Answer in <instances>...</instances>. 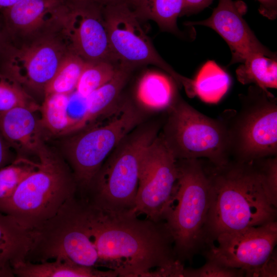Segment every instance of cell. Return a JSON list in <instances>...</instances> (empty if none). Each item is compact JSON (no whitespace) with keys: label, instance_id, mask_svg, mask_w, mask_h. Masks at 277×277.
I'll return each instance as SVG.
<instances>
[{"label":"cell","instance_id":"obj_1","mask_svg":"<svg viewBox=\"0 0 277 277\" xmlns=\"http://www.w3.org/2000/svg\"><path fill=\"white\" fill-rule=\"evenodd\" d=\"M83 201L99 267L118 276L151 277L177 260L164 221L140 219L131 211H105Z\"/></svg>","mask_w":277,"mask_h":277},{"label":"cell","instance_id":"obj_2","mask_svg":"<svg viewBox=\"0 0 277 277\" xmlns=\"http://www.w3.org/2000/svg\"><path fill=\"white\" fill-rule=\"evenodd\" d=\"M205 166L210 185L206 245L220 234L276 221L277 203L267 177V157Z\"/></svg>","mask_w":277,"mask_h":277},{"label":"cell","instance_id":"obj_3","mask_svg":"<svg viewBox=\"0 0 277 277\" xmlns=\"http://www.w3.org/2000/svg\"><path fill=\"white\" fill-rule=\"evenodd\" d=\"M163 124L142 123L125 136L78 196L101 210L133 212L142 160Z\"/></svg>","mask_w":277,"mask_h":277},{"label":"cell","instance_id":"obj_4","mask_svg":"<svg viewBox=\"0 0 277 277\" xmlns=\"http://www.w3.org/2000/svg\"><path fill=\"white\" fill-rule=\"evenodd\" d=\"M36 155L38 168L11 196L0 201V211L12 216L29 230L54 215L76 195L78 188L70 166L45 145Z\"/></svg>","mask_w":277,"mask_h":277},{"label":"cell","instance_id":"obj_5","mask_svg":"<svg viewBox=\"0 0 277 277\" xmlns=\"http://www.w3.org/2000/svg\"><path fill=\"white\" fill-rule=\"evenodd\" d=\"M176 164L175 191L163 221L172 237L175 256L182 262L206 246L210 185L200 159L177 160Z\"/></svg>","mask_w":277,"mask_h":277},{"label":"cell","instance_id":"obj_6","mask_svg":"<svg viewBox=\"0 0 277 277\" xmlns=\"http://www.w3.org/2000/svg\"><path fill=\"white\" fill-rule=\"evenodd\" d=\"M144 118L143 110L131 101H119L97 123L75 132L66 142L65 156L78 192L87 188L111 152Z\"/></svg>","mask_w":277,"mask_h":277},{"label":"cell","instance_id":"obj_7","mask_svg":"<svg viewBox=\"0 0 277 277\" xmlns=\"http://www.w3.org/2000/svg\"><path fill=\"white\" fill-rule=\"evenodd\" d=\"M239 97V110H226L221 116L228 132L231 160L276 156V98L255 85Z\"/></svg>","mask_w":277,"mask_h":277},{"label":"cell","instance_id":"obj_8","mask_svg":"<svg viewBox=\"0 0 277 277\" xmlns=\"http://www.w3.org/2000/svg\"><path fill=\"white\" fill-rule=\"evenodd\" d=\"M31 232L32 243L26 261L39 263L63 259L85 267H99L84 204L76 194L54 215Z\"/></svg>","mask_w":277,"mask_h":277},{"label":"cell","instance_id":"obj_9","mask_svg":"<svg viewBox=\"0 0 277 277\" xmlns=\"http://www.w3.org/2000/svg\"><path fill=\"white\" fill-rule=\"evenodd\" d=\"M160 132L176 160L206 159L221 166L230 160L226 125L201 113L179 96L166 111Z\"/></svg>","mask_w":277,"mask_h":277},{"label":"cell","instance_id":"obj_10","mask_svg":"<svg viewBox=\"0 0 277 277\" xmlns=\"http://www.w3.org/2000/svg\"><path fill=\"white\" fill-rule=\"evenodd\" d=\"M103 13L110 47L117 61L133 70L145 64L155 65L169 74L179 87H183L186 93L191 92L193 80L176 72L161 57L126 1L105 6Z\"/></svg>","mask_w":277,"mask_h":277},{"label":"cell","instance_id":"obj_11","mask_svg":"<svg viewBox=\"0 0 277 277\" xmlns=\"http://www.w3.org/2000/svg\"><path fill=\"white\" fill-rule=\"evenodd\" d=\"M177 160L160 132L144 154L133 212L155 222L163 221L174 197Z\"/></svg>","mask_w":277,"mask_h":277},{"label":"cell","instance_id":"obj_12","mask_svg":"<svg viewBox=\"0 0 277 277\" xmlns=\"http://www.w3.org/2000/svg\"><path fill=\"white\" fill-rule=\"evenodd\" d=\"M215 241L217 244L209 246L205 252L207 260L242 269L245 276H251L274 250L277 242V222L274 221L239 231L224 232L219 234Z\"/></svg>","mask_w":277,"mask_h":277},{"label":"cell","instance_id":"obj_13","mask_svg":"<svg viewBox=\"0 0 277 277\" xmlns=\"http://www.w3.org/2000/svg\"><path fill=\"white\" fill-rule=\"evenodd\" d=\"M92 0H76L67 5L62 22L72 51L85 61L117 62L109 43L103 9Z\"/></svg>","mask_w":277,"mask_h":277},{"label":"cell","instance_id":"obj_14","mask_svg":"<svg viewBox=\"0 0 277 277\" xmlns=\"http://www.w3.org/2000/svg\"><path fill=\"white\" fill-rule=\"evenodd\" d=\"M247 11L242 1L219 0L217 6L207 18L186 23L201 25L216 32L226 42L231 53L229 65L242 63L255 53L276 58V55L263 45L251 30L243 16Z\"/></svg>","mask_w":277,"mask_h":277},{"label":"cell","instance_id":"obj_15","mask_svg":"<svg viewBox=\"0 0 277 277\" xmlns=\"http://www.w3.org/2000/svg\"><path fill=\"white\" fill-rule=\"evenodd\" d=\"M65 54L56 42L38 41L13 53L7 64V74L22 86L44 91Z\"/></svg>","mask_w":277,"mask_h":277},{"label":"cell","instance_id":"obj_16","mask_svg":"<svg viewBox=\"0 0 277 277\" xmlns=\"http://www.w3.org/2000/svg\"><path fill=\"white\" fill-rule=\"evenodd\" d=\"M31 108L18 106L0 112V131L9 146L35 155L44 145L41 118Z\"/></svg>","mask_w":277,"mask_h":277},{"label":"cell","instance_id":"obj_17","mask_svg":"<svg viewBox=\"0 0 277 277\" xmlns=\"http://www.w3.org/2000/svg\"><path fill=\"white\" fill-rule=\"evenodd\" d=\"M32 243L31 230L0 211V277H13L14 267L26 261Z\"/></svg>","mask_w":277,"mask_h":277},{"label":"cell","instance_id":"obj_18","mask_svg":"<svg viewBox=\"0 0 277 277\" xmlns=\"http://www.w3.org/2000/svg\"><path fill=\"white\" fill-rule=\"evenodd\" d=\"M65 9L64 0H20L5 9L4 14L11 28L31 32L50 21L61 19Z\"/></svg>","mask_w":277,"mask_h":277},{"label":"cell","instance_id":"obj_19","mask_svg":"<svg viewBox=\"0 0 277 277\" xmlns=\"http://www.w3.org/2000/svg\"><path fill=\"white\" fill-rule=\"evenodd\" d=\"M177 86L170 76L156 71L147 72L138 82L137 100L147 110L166 111L179 96Z\"/></svg>","mask_w":277,"mask_h":277},{"label":"cell","instance_id":"obj_20","mask_svg":"<svg viewBox=\"0 0 277 277\" xmlns=\"http://www.w3.org/2000/svg\"><path fill=\"white\" fill-rule=\"evenodd\" d=\"M18 277H116V272L81 266L69 260L56 259L39 263L25 261L13 269Z\"/></svg>","mask_w":277,"mask_h":277},{"label":"cell","instance_id":"obj_21","mask_svg":"<svg viewBox=\"0 0 277 277\" xmlns=\"http://www.w3.org/2000/svg\"><path fill=\"white\" fill-rule=\"evenodd\" d=\"M132 70L131 68L120 64L114 76L86 97L87 111L84 128L104 115L118 103L121 93Z\"/></svg>","mask_w":277,"mask_h":277},{"label":"cell","instance_id":"obj_22","mask_svg":"<svg viewBox=\"0 0 277 277\" xmlns=\"http://www.w3.org/2000/svg\"><path fill=\"white\" fill-rule=\"evenodd\" d=\"M128 1L139 18L152 20L162 30L181 36L177 19L181 16L183 0Z\"/></svg>","mask_w":277,"mask_h":277},{"label":"cell","instance_id":"obj_23","mask_svg":"<svg viewBox=\"0 0 277 277\" xmlns=\"http://www.w3.org/2000/svg\"><path fill=\"white\" fill-rule=\"evenodd\" d=\"M238 80L243 85L253 84L265 90L277 88L276 58L255 53L236 70Z\"/></svg>","mask_w":277,"mask_h":277},{"label":"cell","instance_id":"obj_24","mask_svg":"<svg viewBox=\"0 0 277 277\" xmlns=\"http://www.w3.org/2000/svg\"><path fill=\"white\" fill-rule=\"evenodd\" d=\"M230 82L228 74L215 62L209 61L193 80L195 96L206 103H217L227 92Z\"/></svg>","mask_w":277,"mask_h":277},{"label":"cell","instance_id":"obj_25","mask_svg":"<svg viewBox=\"0 0 277 277\" xmlns=\"http://www.w3.org/2000/svg\"><path fill=\"white\" fill-rule=\"evenodd\" d=\"M86 61L72 51L66 53L55 74L44 89L45 94H69L75 90Z\"/></svg>","mask_w":277,"mask_h":277},{"label":"cell","instance_id":"obj_26","mask_svg":"<svg viewBox=\"0 0 277 277\" xmlns=\"http://www.w3.org/2000/svg\"><path fill=\"white\" fill-rule=\"evenodd\" d=\"M68 98L69 94H45L44 102L40 106L42 126L53 135L69 134L70 125L67 114Z\"/></svg>","mask_w":277,"mask_h":277},{"label":"cell","instance_id":"obj_27","mask_svg":"<svg viewBox=\"0 0 277 277\" xmlns=\"http://www.w3.org/2000/svg\"><path fill=\"white\" fill-rule=\"evenodd\" d=\"M39 163L19 156L0 169V201L11 196L22 182L38 167Z\"/></svg>","mask_w":277,"mask_h":277},{"label":"cell","instance_id":"obj_28","mask_svg":"<svg viewBox=\"0 0 277 277\" xmlns=\"http://www.w3.org/2000/svg\"><path fill=\"white\" fill-rule=\"evenodd\" d=\"M118 65L108 61L86 62L75 91L84 97L108 82L115 75Z\"/></svg>","mask_w":277,"mask_h":277},{"label":"cell","instance_id":"obj_29","mask_svg":"<svg viewBox=\"0 0 277 277\" xmlns=\"http://www.w3.org/2000/svg\"><path fill=\"white\" fill-rule=\"evenodd\" d=\"M18 106L40 110V106L27 93L22 86L8 74H0V112Z\"/></svg>","mask_w":277,"mask_h":277},{"label":"cell","instance_id":"obj_30","mask_svg":"<svg viewBox=\"0 0 277 277\" xmlns=\"http://www.w3.org/2000/svg\"><path fill=\"white\" fill-rule=\"evenodd\" d=\"M87 111V98L75 90L69 94L67 114L69 122V134L84 128V121Z\"/></svg>","mask_w":277,"mask_h":277},{"label":"cell","instance_id":"obj_31","mask_svg":"<svg viewBox=\"0 0 277 277\" xmlns=\"http://www.w3.org/2000/svg\"><path fill=\"white\" fill-rule=\"evenodd\" d=\"M243 270L225 266L212 260H207L202 267L186 268L185 277H240L244 276Z\"/></svg>","mask_w":277,"mask_h":277},{"label":"cell","instance_id":"obj_32","mask_svg":"<svg viewBox=\"0 0 277 277\" xmlns=\"http://www.w3.org/2000/svg\"><path fill=\"white\" fill-rule=\"evenodd\" d=\"M251 276H277V255L274 250L268 259L252 272Z\"/></svg>","mask_w":277,"mask_h":277},{"label":"cell","instance_id":"obj_33","mask_svg":"<svg viewBox=\"0 0 277 277\" xmlns=\"http://www.w3.org/2000/svg\"><path fill=\"white\" fill-rule=\"evenodd\" d=\"M213 0H183L181 15L197 13L208 7Z\"/></svg>","mask_w":277,"mask_h":277},{"label":"cell","instance_id":"obj_34","mask_svg":"<svg viewBox=\"0 0 277 277\" xmlns=\"http://www.w3.org/2000/svg\"><path fill=\"white\" fill-rule=\"evenodd\" d=\"M259 3V11L263 16L274 20L277 16V0H255Z\"/></svg>","mask_w":277,"mask_h":277},{"label":"cell","instance_id":"obj_35","mask_svg":"<svg viewBox=\"0 0 277 277\" xmlns=\"http://www.w3.org/2000/svg\"><path fill=\"white\" fill-rule=\"evenodd\" d=\"M8 147L0 131V169L8 165L9 160Z\"/></svg>","mask_w":277,"mask_h":277},{"label":"cell","instance_id":"obj_36","mask_svg":"<svg viewBox=\"0 0 277 277\" xmlns=\"http://www.w3.org/2000/svg\"><path fill=\"white\" fill-rule=\"evenodd\" d=\"M20 0H0V8H9Z\"/></svg>","mask_w":277,"mask_h":277},{"label":"cell","instance_id":"obj_37","mask_svg":"<svg viewBox=\"0 0 277 277\" xmlns=\"http://www.w3.org/2000/svg\"><path fill=\"white\" fill-rule=\"evenodd\" d=\"M92 1L96 2L97 3H99L101 4L102 5H104V6L117 3V2L126 1V0H92Z\"/></svg>","mask_w":277,"mask_h":277}]
</instances>
